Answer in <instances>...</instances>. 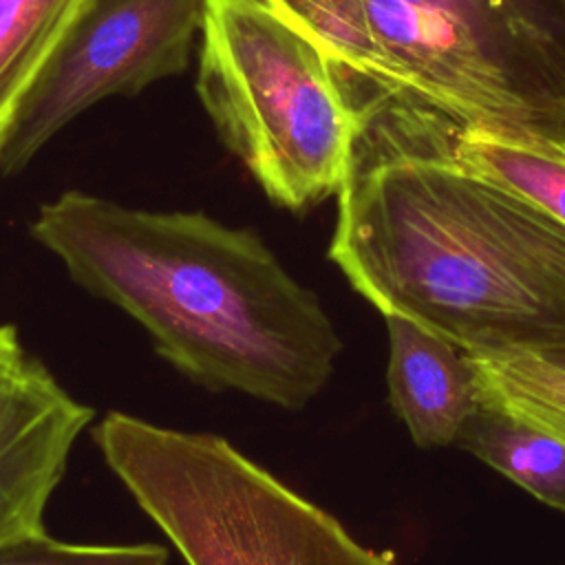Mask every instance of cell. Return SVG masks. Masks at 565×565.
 <instances>
[{
    "label": "cell",
    "instance_id": "cell-13",
    "mask_svg": "<svg viewBox=\"0 0 565 565\" xmlns=\"http://www.w3.org/2000/svg\"><path fill=\"white\" fill-rule=\"evenodd\" d=\"M413 2H422V4H430L437 9H446L459 15H466L468 20L477 22L479 26H483L486 31H490L494 35V2L492 0H413Z\"/></svg>",
    "mask_w": 565,
    "mask_h": 565
},
{
    "label": "cell",
    "instance_id": "cell-8",
    "mask_svg": "<svg viewBox=\"0 0 565 565\" xmlns=\"http://www.w3.org/2000/svg\"><path fill=\"white\" fill-rule=\"evenodd\" d=\"M380 117L417 148L519 192L565 223V152L534 150L479 130H461L437 113L415 106L391 108Z\"/></svg>",
    "mask_w": 565,
    "mask_h": 565
},
{
    "label": "cell",
    "instance_id": "cell-6",
    "mask_svg": "<svg viewBox=\"0 0 565 565\" xmlns=\"http://www.w3.org/2000/svg\"><path fill=\"white\" fill-rule=\"evenodd\" d=\"M95 411L0 324V550L46 532L44 510Z\"/></svg>",
    "mask_w": 565,
    "mask_h": 565
},
{
    "label": "cell",
    "instance_id": "cell-4",
    "mask_svg": "<svg viewBox=\"0 0 565 565\" xmlns=\"http://www.w3.org/2000/svg\"><path fill=\"white\" fill-rule=\"evenodd\" d=\"M196 93L271 203L338 194L358 119L318 46L265 0H205Z\"/></svg>",
    "mask_w": 565,
    "mask_h": 565
},
{
    "label": "cell",
    "instance_id": "cell-11",
    "mask_svg": "<svg viewBox=\"0 0 565 565\" xmlns=\"http://www.w3.org/2000/svg\"><path fill=\"white\" fill-rule=\"evenodd\" d=\"M481 402L565 441V358L536 353H468Z\"/></svg>",
    "mask_w": 565,
    "mask_h": 565
},
{
    "label": "cell",
    "instance_id": "cell-1",
    "mask_svg": "<svg viewBox=\"0 0 565 565\" xmlns=\"http://www.w3.org/2000/svg\"><path fill=\"white\" fill-rule=\"evenodd\" d=\"M329 258L382 316L466 353L565 358V223L380 117L358 121Z\"/></svg>",
    "mask_w": 565,
    "mask_h": 565
},
{
    "label": "cell",
    "instance_id": "cell-5",
    "mask_svg": "<svg viewBox=\"0 0 565 565\" xmlns=\"http://www.w3.org/2000/svg\"><path fill=\"white\" fill-rule=\"evenodd\" d=\"M205 0H90L24 97L0 168L15 172L71 119L110 95H135L181 73Z\"/></svg>",
    "mask_w": 565,
    "mask_h": 565
},
{
    "label": "cell",
    "instance_id": "cell-12",
    "mask_svg": "<svg viewBox=\"0 0 565 565\" xmlns=\"http://www.w3.org/2000/svg\"><path fill=\"white\" fill-rule=\"evenodd\" d=\"M0 565H168L159 543H71L49 532L0 550Z\"/></svg>",
    "mask_w": 565,
    "mask_h": 565
},
{
    "label": "cell",
    "instance_id": "cell-9",
    "mask_svg": "<svg viewBox=\"0 0 565 565\" xmlns=\"http://www.w3.org/2000/svg\"><path fill=\"white\" fill-rule=\"evenodd\" d=\"M455 446L545 505L565 512V441L499 406L481 402Z\"/></svg>",
    "mask_w": 565,
    "mask_h": 565
},
{
    "label": "cell",
    "instance_id": "cell-14",
    "mask_svg": "<svg viewBox=\"0 0 565 565\" xmlns=\"http://www.w3.org/2000/svg\"><path fill=\"white\" fill-rule=\"evenodd\" d=\"M558 2H561V4H563V7H565V0H558Z\"/></svg>",
    "mask_w": 565,
    "mask_h": 565
},
{
    "label": "cell",
    "instance_id": "cell-7",
    "mask_svg": "<svg viewBox=\"0 0 565 565\" xmlns=\"http://www.w3.org/2000/svg\"><path fill=\"white\" fill-rule=\"evenodd\" d=\"M388 331V404L419 448L455 446L481 406L475 364L466 351L433 331L384 316Z\"/></svg>",
    "mask_w": 565,
    "mask_h": 565
},
{
    "label": "cell",
    "instance_id": "cell-3",
    "mask_svg": "<svg viewBox=\"0 0 565 565\" xmlns=\"http://www.w3.org/2000/svg\"><path fill=\"white\" fill-rule=\"evenodd\" d=\"M93 439L185 565H393L218 435L113 411Z\"/></svg>",
    "mask_w": 565,
    "mask_h": 565
},
{
    "label": "cell",
    "instance_id": "cell-2",
    "mask_svg": "<svg viewBox=\"0 0 565 565\" xmlns=\"http://www.w3.org/2000/svg\"><path fill=\"white\" fill-rule=\"evenodd\" d=\"M31 236L212 393L300 411L333 373L342 338L331 318L247 227L68 190L38 210Z\"/></svg>",
    "mask_w": 565,
    "mask_h": 565
},
{
    "label": "cell",
    "instance_id": "cell-10",
    "mask_svg": "<svg viewBox=\"0 0 565 565\" xmlns=\"http://www.w3.org/2000/svg\"><path fill=\"white\" fill-rule=\"evenodd\" d=\"M90 0H0V154L44 66Z\"/></svg>",
    "mask_w": 565,
    "mask_h": 565
}]
</instances>
